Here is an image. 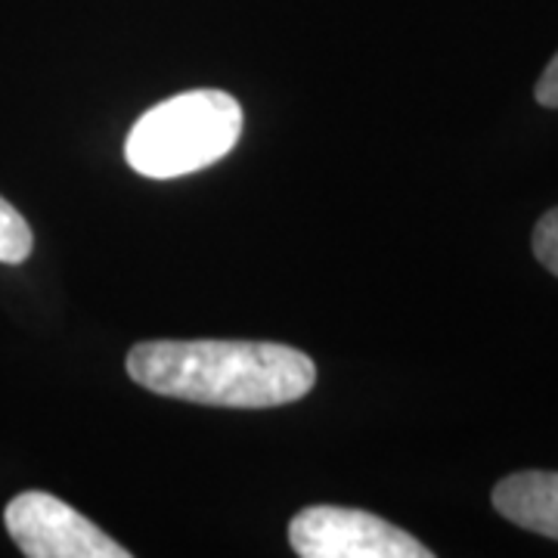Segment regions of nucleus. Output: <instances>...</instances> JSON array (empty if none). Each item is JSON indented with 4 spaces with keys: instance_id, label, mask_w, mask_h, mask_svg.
Returning a JSON list of instances; mask_svg holds the SVG:
<instances>
[{
    "instance_id": "f257e3e1",
    "label": "nucleus",
    "mask_w": 558,
    "mask_h": 558,
    "mask_svg": "<svg viewBox=\"0 0 558 558\" xmlns=\"http://www.w3.org/2000/svg\"><path fill=\"white\" fill-rule=\"evenodd\" d=\"M128 376L161 398L264 410L295 403L317 385V366L299 348L277 341H140Z\"/></svg>"
},
{
    "instance_id": "f03ea898",
    "label": "nucleus",
    "mask_w": 558,
    "mask_h": 558,
    "mask_svg": "<svg viewBox=\"0 0 558 558\" xmlns=\"http://www.w3.org/2000/svg\"><path fill=\"white\" fill-rule=\"evenodd\" d=\"M242 137V106L223 90H186L146 109L124 143L128 165L153 180L196 174Z\"/></svg>"
},
{
    "instance_id": "7ed1b4c3",
    "label": "nucleus",
    "mask_w": 558,
    "mask_h": 558,
    "mask_svg": "<svg viewBox=\"0 0 558 558\" xmlns=\"http://www.w3.org/2000/svg\"><path fill=\"white\" fill-rule=\"evenodd\" d=\"M301 558H432V549L398 524L363 509L307 506L289 524Z\"/></svg>"
},
{
    "instance_id": "20e7f679",
    "label": "nucleus",
    "mask_w": 558,
    "mask_h": 558,
    "mask_svg": "<svg viewBox=\"0 0 558 558\" xmlns=\"http://www.w3.org/2000/svg\"><path fill=\"white\" fill-rule=\"evenodd\" d=\"M7 531L28 558H128L131 553L78 509L44 490H25L3 512Z\"/></svg>"
},
{
    "instance_id": "39448f33",
    "label": "nucleus",
    "mask_w": 558,
    "mask_h": 558,
    "mask_svg": "<svg viewBox=\"0 0 558 558\" xmlns=\"http://www.w3.org/2000/svg\"><path fill=\"white\" fill-rule=\"evenodd\" d=\"M494 509L506 521L558 539V472H515L494 487Z\"/></svg>"
},
{
    "instance_id": "423d86ee",
    "label": "nucleus",
    "mask_w": 558,
    "mask_h": 558,
    "mask_svg": "<svg viewBox=\"0 0 558 558\" xmlns=\"http://www.w3.org/2000/svg\"><path fill=\"white\" fill-rule=\"evenodd\" d=\"M32 227L10 202L0 196V264H22L32 255Z\"/></svg>"
},
{
    "instance_id": "0eeeda50",
    "label": "nucleus",
    "mask_w": 558,
    "mask_h": 558,
    "mask_svg": "<svg viewBox=\"0 0 558 558\" xmlns=\"http://www.w3.org/2000/svg\"><path fill=\"white\" fill-rule=\"evenodd\" d=\"M531 245H534V258H537L553 277H558V208L546 211V215L537 220Z\"/></svg>"
},
{
    "instance_id": "6e6552de",
    "label": "nucleus",
    "mask_w": 558,
    "mask_h": 558,
    "mask_svg": "<svg viewBox=\"0 0 558 558\" xmlns=\"http://www.w3.org/2000/svg\"><path fill=\"white\" fill-rule=\"evenodd\" d=\"M537 102L546 109H558V53L549 60V65L543 69V75L537 81Z\"/></svg>"
}]
</instances>
